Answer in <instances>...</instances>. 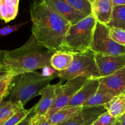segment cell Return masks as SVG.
Instances as JSON below:
<instances>
[{
  "instance_id": "4fadbf2b",
  "label": "cell",
  "mask_w": 125,
  "mask_h": 125,
  "mask_svg": "<svg viewBox=\"0 0 125 125\" xmlns=\"http://www.w3.org/2000/svg\"><path fill=\"white\" fill-rule=\"evenodd\" d=\"M99 85V79H87L82 87L74 95L67 106L82 107V105L96 92Z\"/></svg>"
},
{
  "instance_id": "277c9868",
  "label": "cell",
  "mask_w": 125,
  "mask_h": 125,
  "mask_svg": "<svg viewBox=\"0 0 125 125\" xmlns=\"http://www.w3.org/2000/svg\"><path fill=\"white\" fill-rule=\"evenodd\" d=\"M97 21L92 15L72 24L69 28L61 51L77 54L89 49Z\"/></svg>"
},
{
  "instance_id": "7402d4cb",
  "label": "cell",
  "mask_w": 125,
  "mask_h": 125,
  "mask_svg": "<svg viewBox=\"0 0 125 125\" xmlns=\"http://www.w3.org/2000/svg\"><path fill=\"white\" fill-rule=\"evenodd\" d=\"M77 10L87 16L91 15V4L87 0H64Z\"/></svg>"
},
{
  "instance_id": "8fae6325",
  "label": "cell",
  "mask_w": 125,
  "mask_h": 125,
  "mask_svg": "<svg viewBox=\"0 0 125 125\" xmlns=\"http://www.w3.org/2000/svg\"><path fill=\"white\" fill-rule=\"evenodd\" d=\"M57 85V84H49L42 90L40 95H41L40 100L34 106V115L32 119H36L44 116L50 109L56 98Z\"/></svg>"
},
{
  "instance_id": "52a82bcc",
  "label": "cell",
  "mask_w": 125,
  "mask_h": 125,
  "mask_svg": "<svg viewBox=\"0 0 125 125\" xmlns=\"http://www.w3.org/2000/svg\"><path fill=\"white\" fill-rule=\"evenodd\" d=\"M87 78L77 77L74 79L67 81L65 84L61 82L57 84V94L52 106L45 115V117L49 119L53 114L66 107L74 95L82 87Z\"/></svg>"
},
{
  "instance_id": "e0dca14e",
  "label": "cell",
  "mask_w": 125,
  "mask_h": 125,
  "mask_svg": "<svg viewBox=\"0 0 125 125\" xmlns=\"http://www.w3.org/2000/svg\"><path fill=\"white\" fill-rule=\"evenodd\" d=\"M82 107L66 106L57 111L49 118V122L51 125H58L69 120L76 114L79 113Z\"/></svg>"
},
{
  "instance_id": "9a60e30c",
  "label": "cell",
  "mask_w": 125,
  "mask_h": 125,
  "mask_svg": "<svg viewBox=\"0 0 125 125\" xmlns=\"http://www.w3.org/2000/svg\"><path fill=\"white\" fill-rule=\"evenodd\" d=\"M73 59L72 54L58 51L53 54L50 59L51 67L58 72L64 71L69 68L73 61Z\"/></svg>"
},
{
  "instance_id": "e575fe53",
  "label": "cell",
  "mask_w": 125,
  "mask_h": 125,
  "mask_svg": "<svg viewBox=\"0 0 125 125\" xmlns=\"http://www.w3.org/2000/svg\"><path fill=\"white\" fill-rule=\"evenodd\" d=\"M4 50H0V58H1V57L2 56V54L4 53Z\"/></svg>"
},
{
  "instance_id": "4dcf8cb0",
  "label": "cell",
  "mask_w": 125,
  "mask_h": 125,
  "mask_svg": "<svg viewBox=\"0 0 125 125\" xmlns=\"http://www.w3.org/2000/svg\"><path fill=\"white\" fill-rule=\"evenodd\" d=\"M113 7L118 6H125V0H112Z\"/></svg>"
},
{
  "instance_id": "603a6c76",
  "label": "cell",
  "mask_w": 125,
  "mask_h": 125,
  "mask_svg": "<svg viewBox=\"0 0 125 125\" xmlns=\"http://www.w3.org/2000/svg\"><path fill=\"white\" fill-rule=\"evenodd\" d=\"M31 110L32 108L29 109H25L24 107H22L2 125H18L27 117V115L30 113Z\"/></svg>"
},
{
  "instance_id": "d4e9b609",
  "label": "cell",
  "mask_w": 125,
  "mask_h": 125,
  "mask_svg": "<svg viewBox=\"0 0 125 125\" xmlns=\"http://www.w3.org/2000/svg\"><path fill=\"white\" fill-rule=\"evenodd\" d=\"M117 118L112 117L107 112L100 115L91 125H114Z\"/></svg>"
},
{
  "instance_id": "8d00e7d4",
  "label": "cell",
  "mask_w": 125,
  "mask_h": 125,
  "mask_svg": "<svg viewBox=\"0 0 125 125\" xmlns=\"http://www.w3.org/2000/svg\"><path fill=\"white\" fill-rule=\"evenodd\" d=\"M1 19V12H0V20Z\"/></svg>"
},
{
  "instance_id": "f1b7e54d",
  "label": "cell",
  "mask_w": 125,
  "mask_h": 125,
  "mask_svg": "<svg viewBox=\"0 0 125 125\" xmlns=\"http://www.w3.org/2000/svg\"><path fill=\"white\" fill-rule=\"evenodd\" d=\"M33 115H34V107H32L31 111L27 115V117L17 125H31V118Z\"/></svg>"
},
{
  "instance_id": "cb8c5ba5",
  "label": "cell",
  "mask_w": 125,
  "mask_h": 125,
  "mask_svg": "<svg viewBox=\"0 0 125 125\" xmlns=\"http://www.w3.org/2000/svg\"><path fill=\"white\" fill-rule=\"evenodd\" d=\"M109 37L116 43L125 46V30L117 28H109Z\"/></svg>"
},
{
  "instance_id": "6da1fadb",
  "label": "cell",
  "mask_w": 125,
  "mask_h": 125,
  "mask_svg": "<svg viewBox=\"0 0 125 125\" xmlns=\"http://www.w3.org/2000/svg\"><path fill=\"white\" fill-rule=\"evenodd\" d=\"M32 34L38 43L49 51H61L71 24L42 0H35L29 8Z\"/></svg>"
},
{
  "instance_id": "d6a6232c",
  "label": "cell",
  "mask_w": 125,
  "mask_h": 125,
  "mask_svg": "<svg viewBox=\"0 0 125 125\" xmlns=\"http://www.w3.org/2000/svg\"><path fill=\"white\" fill-rule=\"evenodd\" d=\"M87 1H88V2L91 4H92L94 3V2H96V1H98V0H87Z\"/></svg>"
},
{
  "instance_id": "7c38bea8",
  "label": "cell",
  "mask_w": 125,
  "mask_h": 125,
  "mask_svg": "<svg viewBox=\"0 0 125 125\" xmlns=\"http://www.w3.org/2000/svg\"><path fill=\"white\" fill-rule=\"evenodd\" d=\"M46 4L53 9L56 12L67 20L71 24H74L82 20L87 15L77 10L66 3L64 0H42Z\"/></svg>"
},
{
  "instance_id": "836d02e7",
  "label": "cell",
  "mask_w": 125,
  "mask_h": 125,
  "mask_svg": "<svg viewBox=\"0 0 125 125\" xmlns=\"http://www.w3.org/2000/svg\"><path fill=\"white\" fill-rule=\"evenodd\" d=\"M123 125L121 124V123H120V122H119V121L117 120H116V123H115V125Z\"/></svg>"
},
{
  "instance_id": "f546056e",
  "label": "cell",
  "mask_w": 125,
  "mask_h": 125,
  "mask_svg": "<svg viewBox=\"0 0 125 125\" xmlns=\"http://www.w3.org/2000/svg\"><path fill=\"white\" fill-rule=\"evenodd\" d=\"M11 74V73L7 70V69L4 66L0 68V81L7 78V76H9Z\"/></svg>"
},
{
  "instance_id": "3957f363",
  "label": "cell",
  "mask_w": 125,
  "mask_h": 125,
  "mask_svg": "<svg viewBox=\"0 0 125 125\" xmlns=\"http://www.w3.org/2000/svg\"><path fill=\"white\" fill-rule=\"evenodd\" d=\"M56 76L45 75L36 72L16 76L11 81L6 97H8L9 101L20 103L24 106L33 98L40 95L42 90Z\"/></svg>"
},
{
  "instance_id": "d590c367",
  "label": "cell",
  "mask_w": 125,
  "mask_h": 125,
  "mask_svg": "<svg viewBox=\"0 0 125 125\" xmlns=\"http://www.w3.org/2000/svg\"><path fill=\"white\" fill-rule=\"evenodd\" d=\"M3 64H2V62H1V59H0V68H1V67H3Z\"/></svg>"
},
{
  "instance_id": "30bf717a",
  "label": "cell",
  "mask_w": 125,
  "mask_h": 125,
  "mask_svg": "<svg viewBox=\"0 0 125 125\" xmlns=\"http://www.w3.org/2000/svg\"><path fill=\"white\" fill-rule=\"evenodd\" d=\"M106 111L104 106L83 107L79 113L66 122L58 125H92L100 115Z\"/></svg>"
},
{
  "instance_id": "1f68e13d",
  "label": "cell",
  "mask_w": 125,
  "mask_h": 125,
  "mask_svg": "<svg viewBox=\"0 0 125 125\" xmlns=\"http://www.w3.org/2000/svg\"><path fill=\"white\" fill-rule=\"evenodd\" d=\"M117 120L123 125H125V114L123 115H122L121 117H119L118 118H117Z\"/></svg>"
},
{
  "instance_id": "74e56055",
  "label": "cell",
  "mask_w": 125,
  "mask_h": 125,
  "mask_svg": "<svg viewBox=\"0 0 125 125\" xmlns=\"http://www.w3.org/2000/svg\"><path fill=\"white\" fill-rule=\"evenodd\" d=\"M0 6H1V0H0Z\"/></svg>"
},
{
  "instance_id": "ba28073f",
  "label": "cell",
  "mask_w": 125,
  "mask_h": 125,
  "mask_svg": "<svg viewBox=\"0 0 125 125\" xmlns=\"http://www.w3.org/2000/svg\"><path fill=\"white\" fill-rule=\"evenodd\" d=\"M95 59L100 78L111 75L125 67V54L115 56L96 53Z\"/></svg>"
},
{
  "instance_id": "83f0119b",
  "label": "cell",
  "mask_w": 125,
  "mask_h": 125,
  "mask_svg": "<svg viewBox=\"0 0 125 125\" xmlns=\"http://www.w3.org/2000/svg\"><path fill=\"white\" fill-rule=\"evenodd\" d=\"M31 125H51V124L49 122V119L45 116H42L36 119L31 118Z\"/></svg>"
},
{
  "instance_id": "484cf974",
  "label": "cell",
  "mask_w": 125,
  "mask_h": 125,
  "mask_svg": "<svg viewBox=\"0 0 125 125\" xmlns=\"http://www.w3.org/2000/svg\"><path fill=\"white\" fill-rule=\"evenodd\" d=\"M13 77L12 74H11L7 78L0 81V102L3 101L7 96L9 85Z\"/></svg>"
},
{
  "instance_id": "5bb4252c",
  "label": "cell",
  "mask_w": 125,
  "mask_h": 125,
  "mask_svg": "<svg viewBox=\"0 0 125 125\" xmlns=\"http://www.w3.org/2000/svg\"><path fill=\"white\" fill-rule=\"evenodd\" d=\"M113 9L112 0H98L91 4V15L98 23L107 25L111 20Z\"/></svg>"
},
{
  "instance_id": "ac0fdd59",
  "label": "cell",
  "mask_w": 125,
  "mask_h": 125,
  "mask_svg": "<svg viewBox=\"0 0 125 125\" xmlns=\"http://www.w3.org/2000/svg\"><path fill=\"white\" fill-rule=\"evenodd\" d=\"M20 0H1L0 12L1 19L6 23L13 20L17 17Z\"/></svg>"
},
{
  "instance_id": "9c48e42d",
  "label": "cell",
  "mask_w": 125,
  "mask_h": 125,
  "mask_svg": "<svg viewBox=\"0 0 125 125\" xmlns=\"http://www.w3.org/2000/svg\"><path fill=\"white\" fill-rule=\"evenodd\" d=\"M99 81L113 97L125 94V67L111 75L99 78Z\"/></svg>"
},
{
  "instance_id": "4316f807",
  "label": "cell",
  "mask_w": 125,
  "mask_h": 125,
  "mask_svg": "<svg viewBox=\"0 0 125 125\" xmlns=\"http://www.w3.org/2000/svg\"><path fill=\"white\" fill-rule=\"evenodd\" d=\"M26 23H28V22H25V23L15 24L13 26H7L3 27L0 29V36H6L13 32L17 31Z\"/></svg>"
},
{
  "instance_id": "2e32d148",
  "label": "cell",
  "mask_w": 125,
  "mask_h": 125,
  "mask_svg": "<svg viewBox=\"0 0 125 125\" xmlns=\"http://www.w3.org/2000/svg\"><path fill=\"white\" fill-rule=\"evenodd\" d=\"M107 112L112 117L118 118L125 114V94L114 96L104 105Z\"/></svg>"
},
{
  "instance_id": "5b68a950",
  "label": "cell",
  "mask_w": 125,
  "mask_h": 125,
  "mask_svg": "<svg viewBox=\"0 0 125 125\" xmlns=\"http://www.w3.org/2000/svg\"><path fill=\"white\" fill-rule=\"evenodd\" d=\"M73 61L69 68L62 72H58L57 76L61 81H68L77 77L87 79H99L100 78L96 62V53L88 49L80 53L72 54Z\"/></svg>"
},
{
  "instance_id": "8992f818",
  "label": "cell",
  "mask_w": 125,
  "mask_h": 125,
  "mask_svg": "<svg viewBox=\"0 0 125 125\" xmlns=\"http://www.w3.org/2000/svg\"><path fill=\"white\" fill-rule=\"evenodd\" d=\"M89 49L96 54L106 55L125 54V46L120 45L109 37V28L97 22Z\"/></svg>"
},
{
  "instance_id": "7a4b0ae2",
  "label": "cell",
  "mask_w": 125,
  "mask_h": 125,
  "mask_svg": "<svg viewBox=\"0 0 125 125\" xmlns=\"http://www.w3.org/2000/svg\"><path fill=\"white\" fill-rule=\"evenodd\" d=\"M53 53L38 43L31 34L23 46L11 51H5L0 59L11 74L16 76L45 67H51L50 59Z\"/></svg>"
},
{
  "instance_id": "ffe728a7",
  "label": "cell",
  "mask_w": 125,
  "mask_h": 125,
  "mask_svg": "<svg viewBox=\"0 0 125 125\" xmlns=\"http://www.w3.org/2000/svg\"><path fill=\"white\" fill-rule=\"evenodd\" d=\"M22 107H24L22 104L14 103L9 100L0 102V125L7 122Z\"/></svg>"
},
{
  "instance_id": "d6986e66",
  "label": "cell",
  "mask_w": 125,
  "mask_h": 125,
  "mask_svg": "<svg viewBox=\"0 0 125 125\" xmlns=\"http://www.w3.org/2000/svg\"><path fill=\"white\" fill-rule=\"evenodd\" d=\"M113 96H112L104 87L99 84L98 89L96 92L88 99L83 105L82 107H94V106H104L105 104L109 103Z\"/></svg>"
},
{
  "instance_id": "f35d334b",
  "label": "cell",
  "mask_w": 125,
  "mask_h": 125,
  "mask_svg": "<svg viewBox=\"0 0 125 125\" xmlns=\"http://www.w3.org/2000/svg\"></svg>"
},
{
  "instance_id": "44dd1931",
  "label": "cell",
  "mask_w": 125,
  "mask_h": 125,
  "mask_svg": "<svg viewBox=\"0 0 125 125\" xmlns=\"http://www.w3.org/2000/svg\"><path fill=\"white\" fill-rule=\"evenodd\" d=\"M108 28H117L125 30V5L113 7L110 22L107 24Z\"/></svg>"
}]
</instances>
